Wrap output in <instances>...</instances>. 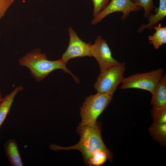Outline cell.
Here are the masks:
<instances>
[{
    "instance_id": "cell-12",
    "label": "cell",
    "mask_w": 166,
    "mask_h": 166,
    "mask_svg": "<svg viewBox=\"0 0 166 166\" xmlns=\"http://www.w3.org/2000/svg\"><path fill=\"white\" fill-rule=\"evenodd\" d=\"M23 89L22 86H17L12 92L3 97L0 104V128L9 112L14 97Z\"/></svg>"
},
{
    "instance_id": "cell-19",
    "label": "cell",
    "mask_w": 166,
    "mask_h": 166,
    "mask_svg": "<svg viewBox=\"0 0 166 166\" xmlns=\"http://www.w3.org/2000/svg\"><path fill=\"white\" fill-rule=\"evenodd\" d=\"M14 2V0H0V19Z\"/></svg>"
},
{
    "instance_id": "cell-7",
    "label": "cell",
    "mask_w": 166,
    "mask_h": 166,
    "mask_svg": "<svg viewBox=\"0 0 166 166\" xmlns=\"http://www.w3.org/2000/svg\"><path fill=\"white\" fill-rule=\"evenodd\" d=\"M142 8L136 5L131 0H111L107 6L99 14L94 17L91 23L96 25L100 22L108 15L116 12H121L122 20L126 19L131 12L137 11Z\"/></svg>"
},
{
    "instance_id": "cell-13",
    "label": "cell",
    "mask_w": 166,
    "mask_h": 166,
    "mask_svg": "<svg viewBox=\"0 0 166 166\" xmlns=\"http://www.w3.org/2000/svg\"><path fill=\"white\" fill-rule=\"evenodd\" d=\"M155 32L148 37L150 44L156 49H159L162 45L166 44V26L162 27L160 23L153 28Z\"/></svg>"
},
{
    "instance_id": "cell-15",
    "label": "cell",
    "mask_w": 166,
    "mask_h": 166,
    "mask_svg": "<svg viewBox=\"0 0 166 166\" xmlns=\"http://www.w3.org/2000/svg\"><path fill=\"white\" fill-rule=\"evenodd\" d=\"M108 159V155L106 152L100 150H97L93 154L88 166L102 165Z\"/></svg>"
},
{
    "instance_id": "cell-6",
    "label": "cell",
    "mask_w": 166,
    "mask_h": 166,
    "mask_svg": "<svg viewBox=\"0 0 166 166\" xmlns=\"http://www.w3.org/2000/svg\"><path fill=\"white\" fill-rule=\"evenodd\" d=\"M90 52L98 62L100 72L121 63L113 57L106 41L101 35L97 36L94 43L91 44Z\"/></svg>"
},
{
    "instance_id": "cell-18",
    "label": "cell",
    "mask_w": 166,
    "mask_h": 166,
    "mask_svg": "<svg viewBox=\"0 0 166 166\" xmlns=\"http://www.w3.org/2000/svg\"><path fill=\"white\" fill-rule=\"evenodd\" d=\"M110 0H92L93 5V17L97 15L103 10L108 5Z\"/></svg>"
},
{
    "instance_id": "cell-16",
    "label": "cell",
    "mask_w": 166,
    "mask_h": 166,
    "mask_svg": "<svg viewBox=\"0 0 166 166\" xmlns=\"http://www.w3.org/2000/svg\"><path fill=\"white\" fill-rule=\"evenodd\" d=\"M151 112L154 122L166 123V105L158 107H152Z\"/></svg>"
},
{
    "instance_id": "cell-8",
    "label": "cell",
    "mask_w": 166,
    "mask_h": 166,
    "mask_svg": "<svg viewBox=\"0 0 166 166\" xmlns=\"http://www.w3.org/2000/svg\"><path fill=\"white\" fill-rule=\"evenodd\" d=\"M69 37V44L67 49L61 58L67 64L71 59L77 57H91L90 46L91 44L82 40L71 27L68 29Z\"/></svg>"
},
{
    "instance_id": "cell-9",
    "label": "cell",
    "mask_w": 166,
    "mask_h": 166,
    "mask_svg": "<svg viewBox=\"0 0 166 166\" xmlns=\"http://www.w3.org/2000/svg\"><path fill=\"white\" fill-rule=\"evenodd\" d=\"M155 13L151 14L148 17V23L142 24L137 30L141 33L146 29L151 30L166 16V0H159V6L155 7Z\"/></svg>"
},
{
    "instance_id": "cell-1",
    "label": "cell",
    "mask_w": 166,
    "mask_h": 166,
    "mask_svg": "<svg viewBox=\"0 0 166 166\" xmlns=\"http://www.w3.org/2000/svg\"><path fill=\"white\" fill-rule=\"evenodd\" d=\"M77 131L80 136V140L77 144L65 147L52 144L49 146L50 148L54 151L72 149L79 150L82 154L84 163L87 165L93 154L98 150L106 152L108 160L110 162L112 161V154L105 146L101 137L100 123L97 121L92 124L79 125L77 128Z\"/></svg>"
},
{
    "instance_id": "cell-17",
    "label": "cell",
    "mask_w": 166,
    "mask_h": 166,
    "mask_svg": "<svg viewBox=\"0 0 166 166\" xmlns=\"http://www.w3.org/2000/svg\"><path fill=\"white\" fill-rule=\"evenodd\" d=\"M136 6L143 8L144 10V17H148L154 8L153 0H131Z\"/></svg>"
},
{
    "instance_id": "cell-20",
    "label": "cell",
    "mask_w": 166,
    "mask_h": 166,
    "mask_svg": "<svg viewBox=\"0 0 166 166\" xmlns=\"http://www.w3.org/2000/svg\"><path fill=\"white\" fill-rule=\"evenodd\" d=\"M3 97H2V94H1V91H0V104L2 102V100H3Z\"/></svg>"
},
{
    "instance_id": "cell-14",
    "label": "cell",
    "mask_w": 166,
    "mask_h": 166,
    "mask_svg": "<svg viewBox=\"0 0 166 166\" xmlns=\"http://www.w3.org/2000/svg\"><path fill=\"white\" fill-rule=\"evenodd\" d=\"M149 132L155 139L163 144L166 141V123L153 122L149 128Z\"/></svg>"
},
{
    "instance_id": "cell-5",
    "label": "cell",
    "mask_w": 166,
    "mask_h": 166,
    "mask_svg": "<svg viewBox=\"0 0 166 166\" xmlns=\"http://www.w3.org/2000/svg\"><path fill=\"white\" fill-rule=\"evenodd\" d=\"M160 68L148 72L136 73L124 77L119 89H137L149 91L151 94L156 85L164 74Z\"/></svg>"
},
{
    "instance_id": "cell-3",
    "label": "cell",
    "mask_w": 166,
    "mask_h": 166,
    "mask_svg": "<svg viewBox=\"0 0 166 166\" xmlns=\"http://www.w3.org/2000/svg\"><path fill=\"white\" fill-rule=\"evenodd\" d=\"M113 96L97 92L87 97L80 108L81 121L80 126L93 124L111 102Z\"/></svg>"
},
{
    "instance_id": "cell-11",
    "label": "cell",
    "mask_w": 166,
    "mask_h": 166,
    "mask_svg": "<svg viewBox=\"0 0 166 166\" xmlns=\"http://www.w3.org/2000/svg\"><path fill=\"white\" fill-rule=\"evenodd\" d=\"M4 148L6 155L11 165L23 166L18 144L14 139H10L6 141L4 144Z\"/></svg>"
},
{
    "instance_id": "cell-10",
    "label": "cell",
    "mask_w": 166,
    "mask_h": 166,
    "mask_svg": "<svg viewBox=\"0 0 166 166\" xmlns=\"http://www.w3.org/2000/svg\"><path fill=\"white\" fill-rule=\"evenodd\" d=\"M150 104L153 107L166 105V74H164L152 94Z\"/></svg>"
},
{
    "instance_id": "cell-2",
    "label": "cell",
    "mask_w": 166,
    "mask_h": 166,
    "mask_svg": "<svg viewBox=\"0 0 166 166\" xmlns=\"http://www.w3.org/2000/svg\"><path fill=\"white\" fill-rule=\"evenodd\" d=\"M18 63L21 66L28 68L32 76L38 82L42 81L52 71L57 69H62L70 74L77 82L79 81L61 58L55 61L48 60L46 55L39 49L27 53L19 60Z\"/></svg>"
},
{
    "instance_id": "cell-21",
    "label": "cell",
    "mask_w": 166,
    "mask_h": 166,
    "mask_svg": "<svg viewBox=\"0 0 166 166\" xmlns=\"http://www.w3.org/2000/svg\"><path fill=\"white\" fill-rule=\"evenodd\" d=\"M0 35H1V34H0Z\"/></svg>"
},
{
    "instance_id": "cell-4",
    "label": "cell",
    "mask_w": 166,
    "mask_h": 166,
    "mask_svg": "<svg viewBox=\"0 0 166 166\" xmlns=\"http://www.w3.org/2000/svg\"><path fill=\"white\" fill-rule=\"evenodd\" d=\"M125 69V63L121 62L100 72L94 85L97 92L113 96L124 79Z\"/></svg>"
}]
</instances>
